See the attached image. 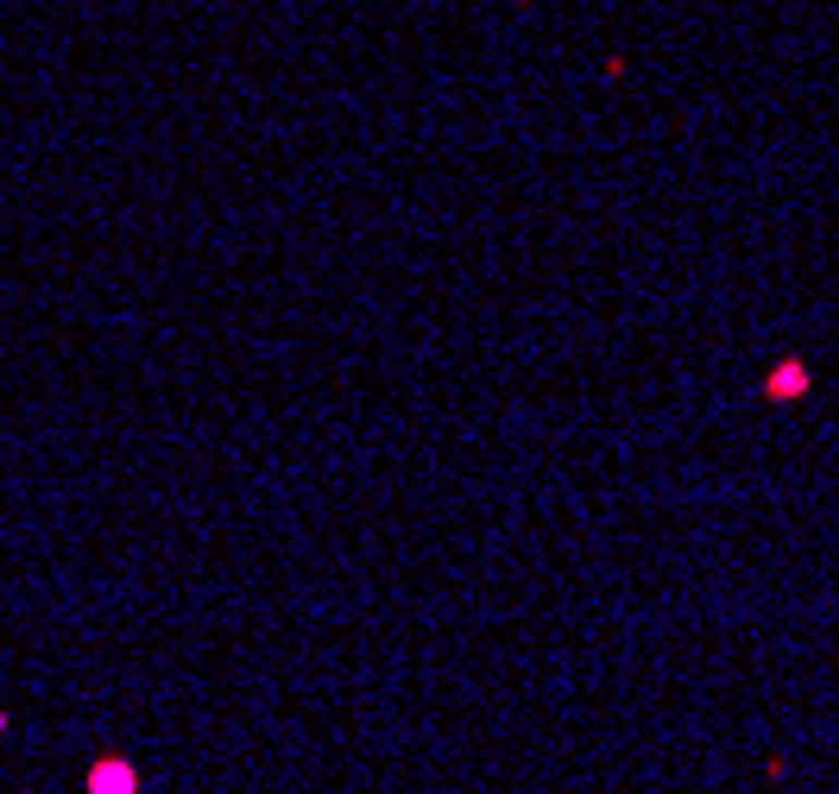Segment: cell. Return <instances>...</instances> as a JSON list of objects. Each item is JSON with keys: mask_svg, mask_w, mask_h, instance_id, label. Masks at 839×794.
I'll list each match as a JSON object with an SVG mask.
<instances>
[{"mask_svg": "<svg viewBox=\"0 0 839 794\" xmlns=\"http://www.w3.org/2000/svg\"><path fill=\"white\" fill-rule=\"evenodd\" d=\"M802 391H808V372H802V366H795V359H789V366H777V372H770V398H802Z\"/></svg>", "mask_w": 839, "mask_h": 794, "instance_id": "6da1fadb", "label": "cell"}]
</instances>
